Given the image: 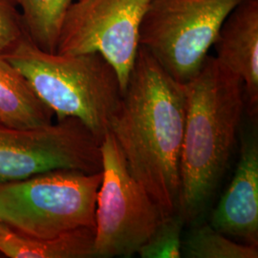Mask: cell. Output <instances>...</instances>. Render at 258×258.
<instances>
[{
	"instance_id": "obj_1",
	"label": "cell",
	"mask_w": 258,
	"mask_h": 258,
	"mask_svg": "<svg viewBox=\"0 0 258 258\" xmlns=\"http://www.w3.org/2000/svg\"><path fill=\"white\" fill-rule=\"evenodd\" d=\"M185 115L184 83L174 80L140 45L108 131L130 173L166 216L179 211Z\"/></svg>"
},
{
	"instance_id": "obj_2",
	"label": "cell",
	"mask_w": 258,
	"mask_h": 258,
	"mask_svg": "<svg viewBox=\"0 0 258 258\" xmlns=\"http://www.w3.org/2000/svg\"><path fill=\"white\" fill-rule=\"evenodd\" d=\"M184 85L178 212L194 225L201 221L226 172L246 101L241 79L215 56L208 55L199 73Z\"/></svg>"
},
{
	"instance_id": "obj_3",
	"label": "cell",
	"mask_w": 258,
	"mask_h": 258,
	"mask_svg": "<svg viewBox=\"0 0 258 258\" xmlns=\"http://www.w3.org/2000/svg\"><path fill=\"white\" fill-rule=\"evenodd\" d=\"M23 75L57 120L77 118L102 141L121 98L119 78L99 53H47L26 36L1 55Z\"/></svg>"
},
{
	"instance_id": "obj_4",
	"label": "cell",
	"mask_w": 258,
	"mask_h": 258,
	"mask_svg": "<svg viewBox=\"0 0 258 258\" xmlns=\"http://www.w3.org/2000/svg\"><path fill=\"white\" fill-rule=\"evenodd\" d=\"M102 178V171L56 169L23 180L0 182V221L39 238L95 228Z\"/></svg>"
},
{
	"instance_id": "obj_5",
	"label": "cell",
	"mask_w": 258,
	"mask_h": 258,
	"mask_svg": "<svg viewBox=\"0 0 258 258\" xmlns=\"http://www.w3.org/2000/svg\"><path fill=\"white\" fill-rule=\"evenodd\" d=\"M244 0H151L140 27L145 47L181 83L199 73L222 24Z\"/></svg>"
},
{
	"instance_id": "obj_6",
	"label": "cell",
	"mask_w": 258,
	"mask_h": 258,
	"mask_svg": "<svg viewBox=\"0 0 258 258\" xmlns=\"http://www.w3.org/2000/svg\"><path fill=\"white\" fill-rule=\"evenodd\" d=\"M102 183L95 220L94 257H131L166 215L130 173L108 131L102 140Z\"/></svg>"
},
{
	"instance_id": "obj_7",
	"label": "cell",
	"mask_w": 258,
	"mask_h": 258,
	"mask_svg": "<svg viewBox=\"0 0 258 258\" xmlns=\"http://www.w3.org/2000/svg\"><path fill=\"white\" fill-rule=\"evenodd\" d=\"M101 144L83 121L72 117L32 128L0 123V182L56 169L100 172Z\"/></svg>"
},
{
	"instance_id": "obj_8",
	"label": "cell",
	"mask_w": 258,
	"mask_h": 258,
	"mask_svg": "<svg viewBox=\"0 0 258 258\" xmlns=\"http://www.w3.org/2000/svg\"><path fill=\"white\" fill-rule=\"evenodd\" d=\"M151 0H79L72 3L60 31L56 53H99L126 86L140 41V27Z\"/></svg>"
},
{
	"instance_id": "obj_9",
	"label": "cell",
	"mask_w": 258,
	"mask_h": 258,
	"mask_svg": "<svg viewBox=\"0 0 258 258\" xmlns=\"http://www.w3.org/2000/svg\"><path fill=\"white\" fill-rule=\"evenodd\" d=\"M210 225L232 239L258 247V138L256 128L242 134L235 172Z\"/></svg>"
},
{
	"instance_id": "obj_10",
	"label": "cell",
	"mask_w": 258,
	"mask_h": 258,
	"mask_svg": "<svg viewBox=\"0 0 258 258\" xmlns=\"http://www.w3.org/2000/svg\"><path fill=\"white\" fill-rule=\"evenodd\" d=\"M215 58L244 84L250 117L258 109V0H244L222 24L213 45Z\"/></svg>"
},
{
	"instance_id": "obj_11",
	"label": "cell",
	"mask_w": 258,
	"mask_h": 258,
	"mask_svg": "<svg viewBox=\"0 0 258 258\" xmlns=\"http://www.w3.org/2000/svg\"><path fill=\"white\" fill-rule=\"evenodd\" d=\"M53 115L26 78L0 55L1 123L14 128H32L52 123Z\"/></svg>"
},
{
	"instance_id": "obj_12",
	"label": "cell",
	"mask_w": 258,
	"mask_h": 258,
	"mask_svg": "<svg viewBox=\"0 0 258 258\" xmlns=\"http://www.w3.org/2000/svg\"><path fill=\"white\" fill-rule=\"evenodd\" d=\"M95 228H83L54 238L26 235L0 221V252L11 258L94 257Z\"/></svg>"
},
{
	"instance_id": "obj_13",
	"label": "cell",
	"mask_w": 258,
	"mask_h": 258,
	"mask_svg": "<svg viewBox=\"0 0 258 258\" xmlns=\"http://www.w3.org/2000/svg\"><path fill=\"white\" fill-rule=\"evenodd\" d=\"M22 9L30 40L47 53H56L60 31L72 0H12Z\"/></svg>"
},
{
	"instance_id": "obj_14",
	"label": "cell",
	"mask_w": 258,
	"mask_h": 258,
	"mask_svg": "<svg viewBox=\"0 0 258 258\" xmlns=\"http://www.w3.org/2000/svg\"><path fill=\"white\" fill-rule=\"evenodd\" d=\"M182 257L257 258L258 249L199 222L182 239Z\"/></svg>"
},
{
	"instance_id": "obj_15",
	"label": "cell",
	"mask_w": 258,
	"mask_h": 258,
	"mask_svg": "<svg viewBox=\"0 0 258 258\" xmlns=\"http://www.w3.org/2000/svg\"><path fill=\"white\" fill-rule=\"evenodd\" d=\"M184 224L179 212L166 216L151 237L139 249V255L142 258L182 257Z\"/></svg>"
},
{
	"instance_id": "obj_16",
	"label": "cell",
	"mask_w": 258,
	"mask_h": 258,
	"mask_svg": "<svg viewBox=\"0 0 258 258\" xmlns=\"http://www.w3.org/2000/svg\"><path fill=\"white\" fill-rule=\"evenodd\" d=\"M26 36L17 5L12 0H0V55L13 50Z\"/></svg>"
},
{
	"instance_id": "obj_17",
	"label": "cell",
	"mask_w": 258,
	"mask_h": 258,
	"mask_svg": "<svg viewBox=\"0 0 258 258\" xmlns=\"http://www.w3.org/2000/svg\"><path fill=\"white\" fill-rule=\"evenodd\" d=\"M0 123H1V121H0Z\"/></svg>"
}]
</instances>
